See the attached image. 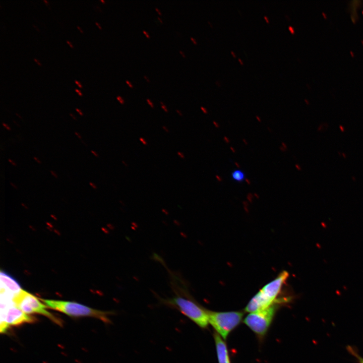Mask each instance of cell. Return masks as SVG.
Returning <instances> with one entry per match:
<instances>
[{
  "instance_id": "1",
  "label": "cell",
  "mask_w": 363,
  "mask_h": 363,
  "mask_svg": "<svg viewBox=\"0 0 363 363\" xmlns=\"http://www.w3.org/2000/svg\"><path fill=\"white\" fill-rule=\"evenodd\" d=\"M169 282L175 295L167 299V303L176 307L198 326L206 328L209 323L208 311L199 306L190 296L188 286L177 273L167 270Z\"/></svg>"
},
{
  "instance_id": "2",
  "label": "cell",
  "mask_w": 363,
  "mask_h": 363,
  "mask_svg": "<svg viewBox=\"0 0 363 363\" xmlns=\"http://www.w3.org/2000/svg\"><path fill=\"white\" fill-rule=\"evenodd\" d=\"M47 307L73 317H90L98 319L105 323L110 322L108 316L110 312L91 308L77 302L54 299L39 298Z\"/></svg>"
},
{
  "instance_id": "3",
  "label": "cell",
  "mask_w": 363,
  "mask_h": 363,
  "mask_svg": "<svg viewBox=\"0 0 363 363\" xmlns=\"http://www.w3.org/2000/svg\"><path fill=\"white\" fill-rule=\"evenodd\" d=\"M40 299L31 293L22 289L13 298L15 305L27 315L38 314L48 318L56 324L62 326L61 320L46 309L47 307L41 303Z\"/></svg>"
},
{
  "instance_id": "4",
  "label": "cell",
  "mask_w": 363,
  "mask_h": 363,
  "mask_svg": "<svg viewBox=\"0 0 363 363\" xmlns=\"http://www.w3.org/2000/svg\"><path fill=\"white\" fill-rule=\"evenodd\" d=\"M209 322L217 333L226 339L229 333L240 323L242 312H216L208 311Z\"/></svg>"
},
{
  "instance_id": "5",
  "label": "cell",
  "mask_w": 363,
  "mask_h": 363,
  "mask_svg": "<svg viewBox=\"0 0 363 363\" xmlns=\"http://www.w3.org/2000/svg\"><path fill=\"white\" fill-rule=\"evenodd\" d=\"M1 333H5L11 326L19 325L25 323H34L36 319L23 312L14 304L13 301L1 302Z\"/></svg>"
},
{
  "instance_id": "6",
  "label": "cell",
  "mask_w": 363,
  "mask_h": 363,
  "mask_svg": "<svg viewBox=\"0 0 363 363\" xmlns=\"http://www.w3.org/2000/svg\"><path fill=\"white\" fill-rule=\"evenodd\" d=\"M276 310V306L272 305L264 310L250 313L244 322L255 334L263 337L272 321Z\"/></svg>"
},
{
  "instance_id": "7",
  "label": "cell",
  "mask_w": 363,
  "mask_h": 363,
  "mask_svg": "<svg viewBox=\"0 0 363 363\" xmlns=\"http://www.w3.org/2000/svg\"><path fill=\"white\" fill-rule=\"evenodd\" d=\"M288 276L289 274L287 271H282L275 279L265 285L257 293L269 307L273 305V303L278 295L282 285Z\"/></svg>"
},
{
  "instance_id": "8",
  "label": "cell",
  "mask_w": 363,
  "mask_h": 363,
  "mask_svg": "<svg viewBox=\"0 0 363 363\" xmlns=\"http://www.w3.org/2000/svg\"><path fill=\"white\" fill-rule=\"evenodd\" d=\"M1 292L5 293L10 296L14 297L22 289L19 283L6 272L1 271Z\"/></svg>"
},
{
  "instance_id": "9",
  "label": "cell",
  "mask_w": 363,
  "mask_h": 363,
  "mask_svg": "<svg viewBox=\"0 0 363 363\" xmlns=\"http://www.w3.org/2000/svg\"><path fill=\"white\" fill-rule=\"evenodd\" d=\"M214 336L219 363H230L225 343L217 333H215Z\"/></svg>"
},
{
  "instance_id": "10",
  "label": "cell",
  "mask_w": 363,
  "mask_h": 363,
  "mask_svg": "<svg viewBox=\"0 0 363 363\" xmlns=\"http://www.w3.org/2000/svg\"><path fill=\"white\" fill-rule=\"evenodd\" d=\"M231 176L233 180L236 182H242L246 178L245 172L240 169H235L233 170L231 173Z\"/></svg>"
},
{
  "instance_id": "11",
  "label": "cell",
  "mask_w": 363,
  "mask_h": 363,
  "mask_svg": "<svg viewBox=\"0 0 363 363\" xmlns=\"http://www.w3.org/2000/svg\"><path fill=\"white\" fill-rule=\"evenodd\" d=\"M116 99L120 104H124L125 103V100L121 96H117Z\"/></svg>"
},
{
  "instance_id": "12",
  "label": "cell",
  "mask_w": 363,
  "mask_h": 363,
  "mask_svg": "<svg viewBox=\"0 0 363 363\" xmlns=\"http://www.w3.org/2000/svg\"><path fill=\"white\" fill-rule=\"evenodd\" d=\"M139 140L144 145H147L148 144L147 141L143 137H140Z\"/></svg>"
},
{
  "instance_id": "13",
  "label": "cell",
  "mask_w": 363,
  "mask_h": 363,
  "mask_svg": "<svg viewBox=\"0 0 363 363\" xmlns=\"http://www.w3.org/2000/svg\"><path fill=\"white\" fill-rule=\"evenodd\" d=\"M2 125L6 130L8 131H11V127L5 123H2Z\"/></svg>"
},
{
  "instance_id": "14",
  "label": "cell",
  "mask_w": 363,
  "mask_h": 363,
  "mask_svg": "<svg viewBox=\"0 0 363 363\" xmlns=\"http://www.w3.org/2000/svg\"><path fill=\"white\" fill-rule=\"evenodd\" d=\"M146 101L151 108L154 107V104L149 99H147Z\"/></svg>"
},
{
  "instance_id": "15",
  "label": "cell",
  "mask_w": 363,
  "mask_h": 363,
  "mask_svg": "<svg viewBox=\"0 0 363 363\" xmlns=\"http://www.w3.org/2000/svg\"><path fill=\"white\" fill-rule=\"evenodd\" d=\"M89 185L90 187H91L94 190H96L97 189V186L93 182H90L89 183Z\"/></svg>"
},
{
  "instance_id": "16",
  "label": "cell",
  "mask_w": 363,
  "mask_h": 363,
  "mask_svg": "<svg viewBox=\"0 0 363 363\" xmlns=\"http://www.w3.org/2000/svg\"><path fill=\"white\" fill-rule=\"evenodd\" d=\"M177 154L180 158H181L182 159H185V156L183 152L178 151L177 152Z\"/></svg>"
},
{
  "instance_id": "17",
  "label": "cell",
  "mask_w": 363,
  "mask_h": 363,
  "mask_svg": "<svg viewBox=\"0 0 363 363\" xmlns=\"http://www.w3.org/2000/svg\"><path fill=\"white\" fill-rule=\"evenodd\" d=\"M50 172L51 174L53 176H54L55 178H58V175H57V173H56L55 172H54L53 170H51L50 171Z\"/></svg>"
},
{
  "instance_id": "18",
  "label": "cell",
  "mask_w": 363,
  "mask_h": 363,
  "mask_svg": "<svg viewBox=\"0 0 363 363\" xmlns=\"http://www.w3.org/2000/svg\"><path fill=\"white\" fill-rule=\"evenodd\" d=\"M8 161H9L11 164H12V165L15 166H17V163H15V162L13 160H12L11 159L9 158V159H8Z\"/></svg>"
},
{
  "instance_id": "19",
  "label": "cell",
  "mask_w": 363,
  "mask_h": 363,
  "mask_svg": "<svg viewBox=\"0 0 363 363\" xmlns=\"http://www.w3.org/2000/svg\"><path fill=\"white\" fill-rule=\"evenodd\" d=\"M161 108L163 109V110L166 112H168V110L167 108L166 107V105L164 104L163 105H161Z\"/></svg>"
},
{
  "instance_id": "20",
  "label": "cell",
  "mask_w": 363,
  "mask_h": 363,
  "mask_svg": "<svg viewBox=\"0 0 363 363\" xmlns=\"http://www.w3.org/2000/svg\"><path fill=\"white\" fill-rule=\"evenodd\" d=\"M91 152L94 156H95L96 157H99V155H98V153L94 150H91Z\"/></svg>"
},
{
  "instance_id": "21",
  "label": "cell",
  "mask_w": 363,
  "mask_h": 363,
  "mask_svg": "<svg viewBox=\"0 0 363 363\" xmlns=\"http://www.w3.org/2000/svg\"><path fill=\"white\" fill-rule=\"evenodd\" d=\"M288 29H289V30L290 31V32L292 34H294V28H293V27H292L291 26H289L288 27Z\"/></svg>"
},
{
  "instance_id": "22",
  "label": "cell",
  "mask_w": 363,
  "mask_h": 363,
  "mask_svg": "<svg viewBox=\"0 0 363 363\" xmlns=\"http://www.w3.org/2000/svg\"><path fill=\"white\" fill-rule=\"evenodd\" d=\"M33 159L38 164L41 163V161L37 157L34 156L33 157Z\"/></svg>"
},
{
  "instance_id": "23",
  "label": "cell",
  "mask_w": 363,
  "mask_h": 363,
  "mask_svg": "<svg viewBox=\"0 0 363 363\" xmlns=\"http://www.w3.org/2000/svg\"><path fill=\"white\" fill-rule=\"evenodd\" d=\"M75 135L79 139H82V136L78 132H74Z\"/></svg>"
},
{
  "instance_id": "24",
  "label": "cell",
  "mask_w": 363,
  "mask_h": 363,
  "mask_svg": "<svg viewBox=\"0 0 363 363\" xmlns=\"http://www.w3.org/2000/svg\"><path fill=\"white\" fill-rule=\"evenodd\" d=\"M126 83L130 87H131V88L134 87L133 85L132 84V83L129 81L126 80Z\"/></svg>"
},
{
  "instance_id": "25",
  "label": "cell",
  "mask_w": 363,
  "mask_h": 363,
  "mask_svg": "<svg viewBox=\"0 0 363 363\" xmlns=\"http://www.w3.org/2000/svg\"><path fill=\"white\" fill-rule=\"evenodd\" d=\"M162 129L166 133L169 132V129L165 126H162Z\"/></svg>"
},
{
  "instance_id": "26",
  "label": "cell",
  "mask_w": 363,
  "mask_h": 363,
  "mask_svg": "<svg viewBox=\"0 0 363 363\" xmlns=\"http://www.w3.org/2000/svg\"><path fill=\"white\" fill-rule=\"evenodd\" d=\"M10 185H11V186L12 187H13L14 189H16V190H18V187H17V186L16 185H15V184H14L13 183H12V182H10Z\"/></svg>"
},
{
  "instance_id": "27",
  "label": "cell",
  "mask_w": 363,
  "mask_h": 363,
  "mask_svg": "<svg viewBox=\"0 0 363 363\" xmlns=\"http://www.w3.org/2000/svg\"><path fill=\"white\" fill-rule=\"evenodd\" d=\"M75 109H76V110L79 113V114L80 115H81V116L83 115V113L80 109H79L77 108H76Z\"/></svg>"
},
{
  "instance_id": "28",
  "label": "cell",
  "mask_w": 363,
  "mask_h": 363,
  "mask_svg": "<svg viewBox=\"0 0 363 363\" xmlns=\"http://www.w3.org/2000/svg\"><path fill=\"white\" fill-rule=\"evenodd\" d=\"M357 358L359 360L360 363H363V358L362 357L357 355Z\"/></svg>"
},
{
  "instance_id": "29",
  "label": "cell",
  "mask_w": 363,
  "mask_h": 363,
  "mask_svg": "<svg viewBox=\"0 0 363 363\" xmlns=\"http://www.w3.org/2000/svg\"><path fill=\"white\" fill-rule=\"evenodd\" d=\"M190 39H191V40H192V41L194 43V44H197V41H196V40H195V39L194 38H193V37H190Z\"/></svg>"
},
{
  "instance_id": "30",
  "label": "cell",
  "mask_w": 363,
  "mask_h": 363,
  "mask_svg": "<svg viewBox=\"0 0 363 363\" xmlns=\"http://www.w3.org/2000/svg\"><path fill=\"white\" fill-rule=\"evenodd\" d=\"M175 111L179 115L183 116V113L179 110L176 109Z\"/></svg>"
},
{
  "instance_id": "31",
  "label": "cell",
  "mask_w": 363,
  "mask_h": 363,
  "mask_svg": "<svg viewBox=\"0 0 363 363\" xmlns=\"http://www.w3.org/2000/svg\"><path fill=\"white\" fill-rule=\"evenodd\" d=\"M201 109L203 111L204 113H207V109H206L205 108L201 106Z\"/></svg>"
},
{
  "instance_id": "32",
  "label": "cell",
  "mask_w": 363,
  "mask_h": 363,
  "mask_svg": "<svg viewBox=\"0 0 363 363\" xmlns=\"http://www.w3.org/2000/svg\"><path fill=\"white\" fill-rule=\"evenodd\" d=\"M143 33L146 35V36L147 38H150L149 35L147 33V32L146 31L143 30Z\"/></svg>"
},
{
  "instance_id": "33",
  "label": "cell",
  "mask_w": 363,
  "mask_h": 363,
  "mask_svg": "<svg viewBox=\"0 0 363 363\" xmlns=\"http://www.w3.org/2000/svg\"><path fill=\"white\" fill-rule=\"evenodd\" d=\"M70 115L74 119V120H77V117L72 113H70Z\"/></svg>"
},
{
  "instance_id": "34",
  "label": "cell",
  "mask_w": 363,
  "mask_h": 363,
  "mask_svg": "<svg viewBox=\"0 0 363 363\" xmlns=\"http://www.w3.org/2000/svg\"><path fill=\"white\" fill-rule=\"evenodd\" d=\"M75 82L80 88H82V85L77 80H75Z\"/></svg>"
},
{
  "instance_id": "35",
  "label": "cell",
  "mask_w": 363,
  "mask_h": 363,
  "mask_svg": "<svg viewBox=\"0 0 363 363\" xmlns=\"http://www.w3.org/2000/svg\"><path fill=\"white\" fill-rule=\"evenodd\" d=\"M75 90L76 92H77L78 93V94L80 96H82V95L81 92L79 90H78L77 89H75Z\"/></svg>"
},
{
  "instance_id": "36",
  "label": "cell",
  "mask_w": 363,
  "mask_h": 363,
  "mask_svg": "<svg viewBox=\"0 0 363 363\" xmlns=\"http://www.w3.org/2000/svg\"><path fill=\"white\" fill-rule=\"evenodd\" d=\"M155 10L160 15H162V13H161V12L159 11V10L156 7Z\"/></svg>"
},
{
  "instance_id": "37",
  "label": "cell",
  "mask_w": 363,
  "mask_h": 363,
  "mask_svg": "<svg viewBox=\"0 0 363 363\" xmlns=\"http://www.w3.org/2000/svg\"><path fill=\"white\" fill-rule=\"evenodd\" d=\"M179 52L180 54H182V56H183L184 57H186V55H185V54L184 53V52H183L182 51L179 50Z\"/></svg>"
},
{
  "instance_id": "38",
  "label": "cell",
  "mask_w": 363,
  "mask_h": 363,
  "mask_svg": "<svg viewBox=\"0 0 363 363\" xmlns=\"http://www.w3.org/2000/svg\"><path fill=\"white\" fill-rule=\"evenodd\" d=\"M264 19H265V20L266 21V22L267 23H269V19H268V17L266 16H264Z\"/></svg>"
},
{
  "instance_id": "39",
  "label": "cell",
  "mask_w": 363,
  "mask_h": 363,
  "mask_svg": "<svg viewBox=\"0 0 363 363\" xmlns=\"http://www.w3.org/2000/svg\"><path fill=\"white\" fill-rule=\"evenodd\" d=\"M144 78L149 83L150 82V80L148 79L146 76H144Z\"/></svg>"
},
{
  "instance_id": "40",
  "label": "cell",
  "mask_w": 363,
  "mask_h": 363,
  "mask_svg": "<svg viewBox=\"0 0 363 363\" xmlns=\"http://www.w3.org/2000/svg\"><path fill=\"white\" fill-rule=\"evenodd\" d=\"M122 163L125 166H128L127 163L124 160H122Z\"/></svg>"
},
{
  "instance_id": "41",
  "label": "cell",
  "mask_w": 363,
  "mask_h": 363,
  "mask_svg": "<svg viewBox=\"0 0 363 363\" xmlns=\"http://www.w3.org/2000/svg\"><path fill=\"white\" fill-rule=\"evenodd\" d=\"M67 42L69 44V45H70L72 48L73 47V46L71 44V43L68 40H67Z\"/></svg>"
},
{
  "instance_id": "42",
  "label": "cell",
  "mask_w": 363,
  "mask_h": 363,
  "mask_svg": "<svg viewBox=\"0 0 363 363\" xmlns=\"http://www.w3.org/2000/svg\"><path fill=\"white\" fill-rule=\"evenodd\" d=\"M95 24L97 25V26L99 27V28L100 29H101V27L99 25V24L97 22H95Z\"/></svg>"
},
{
  "instance_id": "43",
  "label": "cell",
  "mask_w": 363,
  "mask_h": 363,
  "mask_svg": "<svg viewBox=\"0 0 363 363\" xmlns=\"http://www.w3.org/2000/svg\"><path fill=\"white\" fill-rule=\"evenodd\" d=\"M34 60L36 62L38 65L41 66V64L37 61V60L36 58H34Z\"/></svg>"
},
{
  "instance_id": "44",
  "label": "cell",
  "mask_w": 363,
  "mask_h": 363,
  "mask_svg": "<svg viewBox=\"0 0 363 363\" xmlns=\"http://www.w3.org/2000/svg\"><path fill=\"white\" fill-rule=\"evenodd\" d=\"M231 54H232L234 57H236V55L235 54V53H234V52H233L232 51H231Z\"/></svg>"
},
{
  "instance_id": "45",
  "label": "cell",
  "mask_w": 363,
  "mask_h": 363,
  "mask_svg": "<svg viewBox=\"0 0 363 363\" xmlns=\"http://www.w3.org/2000/svg\"><path fill=\"white\" fill-rule=\"evenodd\" d=\"M238 61L239 62V63H240L241 65H243V64H244L243 61H242L240 58H238Z\"/></svg>"
},
{
  "instance_id": "46",
  "label": "cell",
  "mask_w": 363,
  "mask_h": 363,
  "mask_svg": "<svg viewBox=\"0 0 363 363\" xmlns=\"http://www.w3.org/2000/svg\"><path fill=\"white\" fill-rule=\"evenodd\" d=\"M157 19L159 20V21L160 22V23H163L162 20L159 17H157Z\"/></svg>"
},
{
  "instance_id": "47",
  "label": "cell",
  "mask_w": 363,
  "mask_h": 363,
  "mask_svg": "<svg viewBox=\"0 0 363 363\" xmlns=\"http://www.w3.org/2000/svg\"><path fill=\"white\" fill-rule=\"evenodd\" d=\"M77 27L79 29V30L81 31V33H83V31L81 30V29L78 26H77Z\"/></svg>"
},
{
  "instance_id": "48",
  "label": "cell",
  "mask_w": 363,
  "mask_h": 363,
  "mask_svg": "<svg viewBox=\"0 0 363 363\" xmlns=\"http://www.w3.org/2000/svg\"><path fill=\"white\" fill-rule=\"evenodd\" d=\"M13 122H14V123H15L16 125H17V126L20 127V126H19V125H18L17 123H16V122H15V120H13Z\"/></svg>"
},
{
  "instance_id": "49",
  "label": "cell",
  "mask_w": 363,
  "mask_h": 363,
  "mask_svg": "<svg viewBox=\"0 0 363 363\" xmlns=\"http://www.w3.org/2000/svg\"><path fill=\"white\" fill-rule=\"evenodd\" d=\"M16 114L20 118H22L21 116L19 115L17 113H16Z\"/></svg>"
},
{
  "instance_id": "50",
  "label": "cell",
  "mask_w": 363,
  "mask_h": 363,
  "mask_svg": "<svg viewBox=\"0 0 363 363\" xmlns=\"http://www.w3.org/2000/svg\"><path fill=\"white\" fill-rule=\"evenodd\" d=\"M208 23L211 25V26L212 27L211 23L210 22H209V21H208Z\"/></svg>"
},
{
  "instance_id": "51",
  "label": "cell",
  "mask_w": 363,
  "mask_h": 363,
  "mask_svg": "<svg viewBox=\"0 0 363 363\" xmlns=\"http://www.w3.org/2000/svg\"><path fill=\"white\" fill-rule=\"evenodd\" d=\"M100 1L101 2H103V3H105V1H103V0H100Z\"/></svg>"
}]
</instances>
